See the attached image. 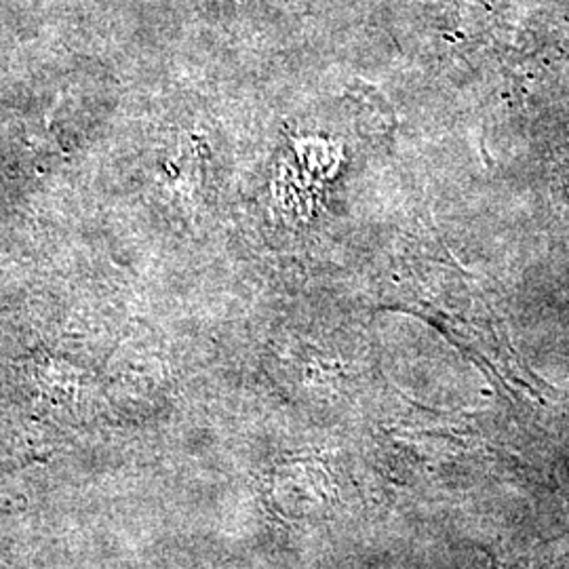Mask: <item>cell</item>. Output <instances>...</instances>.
Segmentation results:
<instances>
[{
    "label": "cell",
    "mask_w": 569,
    "mask_h": 569,
    "mask_svg": "<svg viewBox=\"0 0 569 569\" xmlns=\"http://www.w3.org/2000/svg\"><path fill=\"white\" fill-rule=\"evenodd\" d=\"M491 569H526L521 563H512V561H496Z\"/></svg>",
    "instance_id": "obj_1"
}]
</instances>
